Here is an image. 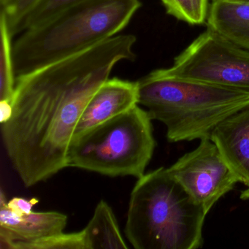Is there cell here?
Listing matches in <instances>:
<instances>
[{
	"instance_id": "6da1fadb",
	"label": "cell",
	"mask_w": 249,
	"mask_h": 249,
	"mask_svg": "<svg viewBox=\"0 0 249 249\" xmlns=\"http://www.w3.org/2000/svg\"><path fill=\"white\" fill-rule=\"evenodd\" d=\"M137 38L119 34L72 56L16 78L11 119L2 142L27 187L68 167V152L91 96L123 61L134 62Z\"/></svg>"
},
{
	"instance_id": "7a4b0ae2",
	"label": "cell",
	"mask_w": 249,
	"mask_h": 249,
	"mask_svg": "<svg viewBox=\"0 0 249 249\" xmlns=\"http://www.w3.org/2000/svg\"><path fill=\"white\" fill-rule=\"evenodd\" d=\"M141 6V0H85L24 30L13 42L16 78L117 36Z\"/></svg>"
},
{
	"instance_id": "3957f363",
	"label": "cell",
	"mask_w": 249,
	"mask_h": 249,
	"mask_svg": "<svg viewBox=\"0 0 249 249\" xmlns=\"http://www.w3.org/2000/svg\"><path fill=\"white\" fill-rule=\"evenodd\" d=\"M138 105L165 125L170 142L211 138L217 125L249 106V91L168 76L155 70L137 81Z\"/></svg>"
},
{
	"instance_id": "277c9868",
	"label": "cell",
	"mask_w": 249,
	"mask_h": 249,
	"mask_svg": "<svg viewBox=\"0 0 249 249\" xmlns=\"http://www.w3.org/2000/svg\"><path fill=\"white\" fill-rule=\"evenodd\" d=\"M208 213L161 167L138 178L125 234L136 249H197Z\"/></svg>"
},
{
	"instance_id": "5b68a950",
	"label": "cell",
	"mask_w": 249,
	"mask_h": 249,
	"mask_svg": "<svg viewBox=\"0 0 249 249\" xmlns=\"http://www.w3.org/2000/svg\"><path fill=\"white\" fill-rule=\"evenodd\" d=\"M151 121L138 105L74 138L68 167L109 177H142L156 147Z\"/></svg>"
},
{
	"instance_id": "8992f818",
	"label": "cell",
	"mask_w": 249,
	"mask_h": 249,
	"mask_svg": "<svg viewBox=\"0 0 249 249\" xmlns=\"http://www.w3.org/2000/svg\"><path fill=\"white\" fill-rule=\"evenodd\" d=\"M161 71L174 78L249 91V51L209 28L175 58L170 68Z\"/></svg>"
},
{
	"instance_id": "52a82bcc",
	"label": "cell",
	"mask_w": 249,
	"mask_h": 249,
	"mask_svg": "<svg viewBox=\"0 0 249 249\" xmlns=\"http://www.w3.org/2000/svg\"><path fill=\"white\" fill-rule=\"evenodd\" d=\"M168 169L208 213L240 183L211 138L200 140L195 150L182 156Z\"/></svg>"
},
{
	"instance_id": "ba28073f",
	"label": "cell",
	"mask_w": 249,
	"mask_h": 249,
	"mask_svg": "<svg viewBox=\"0 0 249 249\" xmlns=\"http://www.w3.org/2000/svg\"><path fill=\"white\" fill-rule=\"evenodd\" d=\"M138 105L137 81L108 78L87 103L77 124L73 139Z\"/></svg>"
},
{
	"instance_id": "9c48e42d",
	"label": "cell",
	"mask_w": 249,
	"mask_h": 249,
	"mask_svg": "<svg viewBox=\"0 0 249 249\" xmlns=\"http://www.w3.org/2000/svg\"><path fill=\"white\" fill-rule=\"evenodd\" d=\"M211 140L239 182L249 188V106L218 124Z\"/></svg>"
},
{
	"instance_id": "30bf717a",
	"label": "cell",
	"mask_w": 249,
	"mask_h": 249,
	"mask_svg": "<svg viewBox=\"0 0 249 249\" xmlns=\"http://www.w3.org/2000/svg\"><path fill=\"white\" fill-rule=\"evenodd\" d=\"M68 216L56 211L33 212L21 216L11 228L0 227V249H13L18 243L33 241L64 232Z\"/></svg>"
},
{
	"instance_id": "8fae6325",
	"label": "cell",
	"mask_w": 249,
	"mask_h": 249,
	"mask_svg": "<svg viewBox=\"0 0 249 249\" xmlns=\"http://www.w3.org/2000/svg\"><path fill=\"white\" fill-rule=\"evenodd\" d=\"M206 21L208 28L249 51V4L213 0Z\"/></svg>"
},
{
	"instance_id": "7c38bea8",
	"label": "cell",
	"mask_w": 249,
	"mask_h": 249,
	"mask_svg": "<svg viewBox=\"0 0 249 249\" xmlns=\"http://www.w3.org/2000/svg\"><path fill=\"white\" fill-rule=\"evenodd\" d=\"M88 249H127L113 210L100 201L92 218L83 230Z\"/></svg>"
},
{
	"instance_id": "4fadbf2b",
	"label": "cell",
	"mask_w": 249,
	"mask_h": 249,
	"mask_svg": "<svg viewBox=\"0 0 249 249\" xmlns=\"http://www.w3.org/2000/svg\"><path fill=\"white\" fill-rule=\"evenodd\" d=\"M0 100L12 101L16 87L13 56V37L10 34L5 16L0 14Z\"/></svg>"
},
{
	"instance_id": "5bb4252c",
	"label": "cell",
	"mask_w": 249,
	"mask_h": 249,
	"mask_svg": "<svg viewBox=\"0 0 249 249\" xmlns=\"http://www.w3.org/2000/svg\"><path fill=\"white\" fill-rule=\"evenodd\" d=\"M166 13L190 25H201L207 21L208 0H160Z\"/></svg>"
},
{
	"instance_id": "9a60e30c",
	"label": "cell",
	"mask_w": 249,
	"mask_h": 249,
	"mask_svg": "<svg viewBox=\"0 0 249 249\" xmlns=\"http://www.w3.org/2000/svg\"><path fill=\"white\" fill-rule=\"evenodd\" d=\"M13 249H88L84 231L66 233L39 239L30 242L18 243Z\"/></svg>"
},
{
	"instance_id": "2e32d148",
	"label": "cell",
	"mask_w": 249,
	"mask_h": 249,
	"mask_svg": "<svg viewBox=\"0 0 249 249\" xmlns=\"http://www.w3.org/2000/svg\"><path fill=\"white\" fill-rule=\"evenodd\" d=\"M85 0H40L24 18L19 34L46 22L65 8Z\"/></svg>"
},
{
	"instance_id": "e0dca14e",
	"label": "cell",
	"mask_w": 249,
	"mask_h": 249,
	"mask_svg": "<svg viewBox=\"0 0 249 249\" xmlns=\"http://www.w3.org/2000/svg\"><path fill=\"white\" fill-rule=\"evenodd\" d=\"M40 0H9L1 6V11L7 21L10 34L14 38L19 35L20 27L27 14Z\"/></svg>"
},
{
	"instance_id": "ac0fdd59",
	"label": "cell",
	"mask_w": 249,
	"mask_h": 249,
	"mask_svg": "<svg viewBox=\"0 0 249 249\" xmlns=\"http://www.w3.org/2000/svg\"><path fill=\"white\" fill-rule=\"evenodd\" d=\"M38 202L37 199H27L25 198L16 197L8 202V206L21 215H27L33 212V208Z\"/></svg>"
},
{
	"instance_id": "d6986e66",
	"label": "cell",
	"mask_w": 249,
	"mask_h": 249,
	"mask_svg": "<svg viewBox=\"0 0 249 249\" xmlns=\"http://www.w3.org/2000/svg\"><path fill=\"white\" fill-rule=\"evenodd\" d=\"M12 103L8 100H0V122L1 124L6 123L11 119L13 115Z\"/></svg>"
},
{
	"instance_id": "ffe728a7",
	"label": "cell",
	"mask_w": 249,
	"mask_h": 249,
	"mask_svg": "<svg viewBox=\"0 0 249 249\" xmlns=\"http://www.w3.org/2000/svg\"><path fill=\"white\" fill-rule=\"evenodd\" d=\"M240 197L243 200H248V199H249V188L242 191L241 193H240Z\"/></svg>"
},
{
	"instance_id": "44dd1931",
	"label": "cell",
	"mask_w": 249,
	"mask_h": 249,
	"mask_svg": "<svg viewBox=\"0 0 249 249\" xmlns=\"http://www.w3.org/2000/svg\"><path fill=\"white\" fill-rule=\"evenodd\" d=\"M234 2H241V3L249 4V0H231Z\"/></svg>"
},
{
	"instance_id": "7402d4cb",
	"label": "cell",
	"mask_w": 249,
	"mask_h": 249,
	"mask_svg": "<svg viewBox=\"0 0 249 249\" xmlns=\"http://www.w3.org/2000/svg\"><path fill=\"white\" fill-rule=\"evenodd\" d=\"M9 0H0V6H3Z\"/></svg>"
},
{
	"instance_id": "603a6c76",
	"label": "cell",
	"mask_w": 249,
	"mask_h": 249,
	"mask_svg": "<svg viewBox=\"0 0 249 249\" xmlns=\"http://www.w3.org/2000/svg\"></svg>"
}]
</instances>
